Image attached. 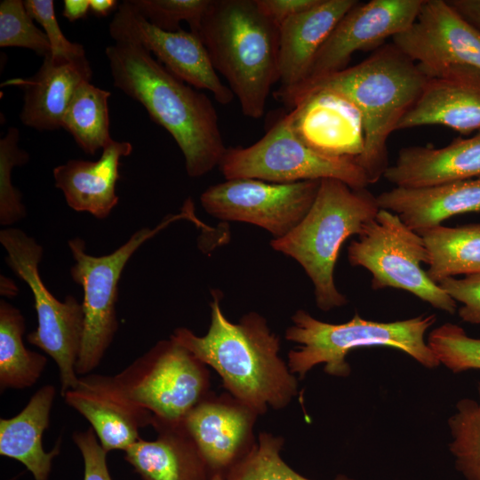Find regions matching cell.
<instances>
[{
    "mask_svg": "<svg viewBox=\"0 0 480 480\" xmlns=\"http://www.w3.org/2000/svg\"><path fill=\"white\" fill-rule=\"evenodd\" d=\"M113 84L140 103L150 118L173 138L188 176L201 177L219 165L227 148L212 100L175 76L143 47L116 42L105 50Z\"/></svg>",
    "mask_w": 480,
    "mask_h": 480,
    "instance_id": "cell-1",
    "label": "cell"
},
{
    "mask_svg": "<svg viewBox=\"0 0 480 480\" xmlns=\"http://www.w3.org/2000/svg\"><path fill=\"white\" fill-rule=\"evenodd\" d=\"M212 293L211 324L206 334L197 336L180 327L170 338L214 369L230 396L257 414L269 406H286L296 396L298 384L278 356V337L254 312L237 324L231 323L222 313L219 292Z\"/></svg>",
    "mask_w": 480,
    "mask_h": 480,
    "instance_id": "cell-2",
    "label": "cell"
},
{
    "mask_svg": "<svg viewBox=\"0 0 480 480\" xmlns=\"http://www.w3.org/2000/svg\"><path fill=\"white\" fill-rule=\"evenodd\" d=\"M428 80L420 66L393 43L383 44L358 64L292 91H276V98L290 108L314 89L336 91L359 109L364 147L356 159L369 185L377 183L389 166L388 140L415 104Z\"/></svg>",
    "mask_w": 480,
    "mask_h": 480,
    "instance_id": "cell-3",
    "label": "cell"
},
{
    "mask_svg": "<svg viewBox=\"0 0 480 480\" xmlns=\"http://www.w3.org/2000/svg\"><path fill=\"white\" fill-rule=\"evenodd\" d=\"M197 34L243 114L260 118L278 81L279 25L255 0H212Z\"/></svg>",
    "mask_w": 480,
    "mask_h": 480,
    "instance_id": "cell-4",
    "label": "cell"
},
{
    "mask_svg": "<svg viewBox=\"0 0 480 480\" xmlns=\"http://www.w3.org/2000/svg\"><path fill=\"white\" fill-rule=\"evenodd\" d=\"M377 197L335 179L321 180L312 206L300 222L270 243L276 252L300 263L314 285L316 306L323 311L344 306L347 297L334 283V268L343 243L359 236L375 218Z\"/></svg>",
    "mask_w": 480,
    "mask_h": 480,
    "instance_id": "cell-5",
    "label": "cell"
},
{
    "mask_svg": "<svg viewBox=\"0 0 480 480\" xmlns=\"http://www.w3.org/2000/svg\"><path fill=\"white\" fill-rule=\"evenodd\" d=\"M292 321L285 338L299 346L289 352L287 365L300 379L320 364H324L325 372L332 376L348 377L350 366L346 356L357 348H392L406 353L427 368L440 364L425 340L427 331L436 321L435 314L388 323L365 320L355 314L348 322L329 324L300 309Z\"/></svg>",
    "mask_w": 480,
    "mask_h": 480,
    "instance_id": "cell-6",
    "label": "cell"
},
{
    "mask_svg": "<svg viewBox=\"0 0 480 480\" xmlns=\"http://www.w3.org/2000/svg\"><path fill=\"white\" fill-rule=\"evenodd\" d=\"M180 219L199 223L194 214L191 198L186 200L180 213L168 215L155 228L139 229L127 242L109 254L90 255L85 252L83 239L75 237L68 240L75 260L70 275L74 282L84 290V332L76 366L77 375L89 374L100 364L118 329L116 308L118 282L129 259L147 240Z\"/></svg>",
    "mask_w": 480,
    "mask_h": 480,
    "instance_id": "cell-7",
    "label": "cell"
},
{
    "mask_svg": "<svg viewBox=\"0 0 480 480\" xmlns=\"http://www.w3.org/2000/svg\"><path fill=\"white\" fill-rule=\"evenodd\" d=\"M219 166L226 180L287 184L335 179L353 188L369 185L364 171L354 159L327 156L307 146L293 129L291 111L252 145L227 148Z\"/></svg>",
    "mask_w": 480,
    "mask_h": 480,
    "instance_id": "cell-8",
    "label": "cell"
},
{
    "mask_svg": "<svg viewBox=\"0 0 480 480\" xmlns=\"http://www.w3.org/2000/svg\"><path fill=\"white\" fill-rule=\"evenodd\" d=\"M353 267H362L372 274V288L407 291L433 308L454 314L456 301L422 269L428 253L420 234L407 227L399 216L380 209L356 240L348 248Z\"/></svg>",
    "mask_w": 480,
    "mask_h": 480,
    "instance_id": "cell-9",
    "label": "cell"
},
{
    "mask_svg": "<svg viewBox=\"0 0 480 480\" xmlns=\"http://www.w3.org/2000/svg\"><path fill=\"white\" fill-rule=\"evenodd\" d=\"M0 243L6 251V262L30 288L37 315V327L27 340L42 349L56 363L60 395L76 387V372L84 332V310L73 295L58 300L41 279L38 264L43 247L25 232L15 228L0 231Z\"/></svg>",
    "mask_w": 480,
    "mask_h": 480,
    "instance_id": "cell-10",
    "label": "cell"
},
{
    "mask_svg": "<svg viewBox=\"0 0 480 480\" xmlns=\"http://www.w3.org/2000/svg\"><path fill=\"white\" fill-rule=\"evenodd\" d=\"M113 377L130 400L169 424L181 423L210 394L206 365L171 338Z\"/></svg>",
    "mask_w": 480,
    "mask_h": 480,
    "instance_id": "cell-11",
    "label": "cell"
},
{
    "mask_svg": "<svg viewBox=\"0 0 480 480\" xmlns=\"http://www.w3.org/2000/svg\"><path fill=\"white\" fill-rule=\"evenodd\" d=\"M320 181L279 184L255 179L227 180L209 187L200 201L212 216L259 226L276 239L287 235L305 217Z\"/></svg>",
    "mask_w": 480,
    "mask_h": 480,
    "instance_id": "cell-12",
    "label": "cell"
},
{
    "mask_svg": "<svg viewBox=\"0 0 480 480\" xmlns=\"http://www.w3.org/2000/svg\"><path fill=\"white\" fill-rule=\"evenodd\" d=\"M109 35L116 42L140 45L156 57L171 73L188 84L212 92L221 105L229 104L235 95L215 70L198 34L166 31L150 23L130 4H119L109 23Z\"/></svg>",
    "mask_w": 480,
    "mask_h": 480,
    "instance_id": "cell-13",
    "label": "cell"
},
{
    "mask_svg": "<svg viewBox=\"0 0 480 480\" xmlns=\"http://www.w3.org/2000/svg\"><path fill=\"white\" fill-rule=\"evenodd\" d=\"M423 0H371L353 6L338 22L317 52L304 87L347 68L358 51H375L406 30L416 20Z\"/></svg>",
    "mask_w": 480,
    "mask_h": 480,
    "instance_id": "cell-14",
    "label": "cell"
},
{
    "mask_svg": "<svg viewBox=\"0 0 480 480\" xmlns=\"http://www.w3.org/2000/svg\"><path fill=\"white\" fill-rule=\"evenodd\" d=\"M392 43L428 76L453 65L480 68V32L446 0H423L415 21Z\"/></svg>",
    "mask_w": 480,
    "mask_h": 480,
    "instance_id": "cell-15",
    "label": "cell"
},
{
    "mask_svg": "<svg viewBox=\"0 0 480 480\" xmlns=\"http://www.w3.org/2000/svg\"><path fill=\"white\" fill-rule=\"evenodd\" d=\"M257 415L232 396L209 394L181 423L211 475L225 476L255 445L252 430Z\"/></svg>",
    "mask_w": 480,
    "mask_h": 480,
    "instance_id": "cell-16",
    "label": "cell"
},
{
    "mask_svg": "<svg viewBox=\"0 0 480 480\" xmlns=\"http://www.w3.org/2000/svg\"><path fill=\"white\" fill-rule=\"evenodd\" d=\"M291 113L296 134L313 150L355 161L363 153L362 115L343 94L329 89L308 91L294 103Z\"/></svg>",
    "mask_w": 480,
    "mask_h": 480,
    "instance_id": "cell-17",
    "label": "cell"
},
{
    "mask_svg": "<svg viewBox=\"0 0 480 480\" xmlns=\"http://www.w3.org/2000/svg\"><path fill=\"white\" fill-rule=\"evenodd\" d=\"M63 397L88 420L107 452H124L140 437V429L152 424V413L130 400L113 376H79L76 387Z\"/></svg>",
    "mask_w": 480,
    "mask_h": 480,
    "instance_id": "cell-18",
    "label": "cell"
},
{
    "mask_svg": "<svg viewBox=\"0 0 480 480\" xmlns=\"http://www.w3.org/2000/svg\"><path fill=\"white\" fill-rule=\"evenodd\" d=\"M423 125H443L461 134L480 131V68L453 65L428 76L396 131Z\"/></svg>",
    "mask_w": 480,
    "mask_h": 480,
    "instance_id": "cell-19",
    "label": "cell"
},
{
    "mask_svg": "<svg viewBox=\"0 0 480 480\" xmlns=\"http://www.w3.org/2000/svg\"><path fill=\"white\" fill-rule=\"evenodd\" d=\"M92 76L86 56L62 60L49 54L34 76L12 78L1 85H15L24 91L20 114L24 125L38 131H53L62 127L63 116L76 89L81 84L91 82Z\"/></svg>",
    "mask_w": 480,
    "mask_h": 480,
    "instance_id": "cell-20",
    "label": "cell"
},
{
    "mask_svg": "<svg viewBox=\"0 0 480 480\" xmlns=\"http://www.w3.org/2000/svg\"><path fill=\"white\" fill-rule=\"evenodd\" d=\"M358 1L319 0L312 8L284 20L279 27V89L300 84L324 42L341 18Z\"/></svg>",
    "mask_w": 480,
    "mask_h": 480,
    "instance_id": "cell-21",
    "label": "cell"
},
{
    "mask_svg": "<svg viewBox=\"0 0 480 480\" xmlns=\"http://www.w3.org/2000/svg\"><path fill=\"white\" fill-rule=\"evenodd\" d=\"M396 187L418 188L480 177V131L442 148L410 146L399 150L384 176Z\"/></svg>",
    "mask_w": 480,
    "mask_h": 480,
    "instance_id": "cell-22",
    "label": "cell"
},
{
    "mask_svg": "<svg viewBox=\"0 0 480 480\" xmlns=\"http://www.w3.org/2000/svg\"><path fill=\"white\" fill-rule=\"evenodd\" d=\"M376 197L380 209L397 214L420 233L454 215L480 212V177L426 187H395Z\"/></svg>",
    "mask_w": 480,
    "mask_h": 480,
    "instance_id": "cell-23",
    "label": "cell"
},
{
    "mask_svg": "<svg viewBox=\"0 0 480 480\" xmlns=\"http://www.w3.org/2000/svg\"><path fill=\"white\" fill-rule=\"evenodd\" d=\"M132 145L113 140L97 161L71 159L53 169L55 187L64 195L68 205L76 212L106 219L118 204L116 193L120 178V159L128 156Z\"/></svg>",
    "mask_w": 480,
    "mask_h": 480,
    "instance_id": "cell-24",
    "label": "cell"
},
{
    "mask_svg": "<svg viewBox=\"0 0 480 480\" xmlns=\"http://www.w3.org/2000/svg\"><path fill=\"white\" fill-rule=\"evenodd\" d=\"M156 439L140 437L124 451V460L141 480H208L210 470L182 423L152 419Z\"/></svg>",
    "mask_w": 480,
    "mask_h": 480,
    "instance_id": "cell-25",
    "label": "cell"
},
{
    "mask_svg": "<svg viewBox=\"0 0 480 480\" xmlns=\"http://www.w3.org/2000/svg\"><path fill=\"white\" fill-rule=\"evenodd\" d=\"M55 396L56 388L44 385L17 415L0 420V455L23 464L34 480H49L52 460L60 452L61 440L50 452L42 444Z\"/></svg>",
    "mask_w": 480,
    "mask_h": 480,
    "instance_id": "cell-26",
    "label": "cell"
},
{
    "mask_svg": "<svg viewBox=\"0 0 480 480\" xmlns=\"http://www.w3.org/2000/svg\"><path fill=\"white\" fill-rule=\"evenodd\" d=\"M428 253V277L436 284L459 275L480 273V223L442 225L418 233Z\"/></svg>",
    "mask_w": 480,
    "mask_h": 480,
    "instance_id": "cell-27",
    "label": "cell"
},
{
    "mask_svg": "<svg viewBox=\"0 0 480 480\" xmlns=\"http://www.w3.org/2000/svg\"><path fill=\"white\" fill-rule=\"evenodd\" d=\"M25 318L4 300L0 301V390L24 389L36 383L47 364L45 356L26 348Z\"/></svg>",
    "mask_w": 480,
    "mask_h": 480,
    "instance_id": "cell-28",
    "label": "cell"
},
{
    "mask_svg": "<svg viewBox=\"0 0 480 480\" xmlns=\"http://www.w3.org/2000/svg\"><path fill=\"white\" fill-rule=\"evenodd\" d=\"M110 96V92L84 82L76 89L65 112L62 128L85 154L93 156L113 140L109 133Z\"/></svg>",
    "mask_w": 480,
    "mask_h": 480,
    "instance_id": "cell-29",
    "label": "cell"
},
{
    "mask_svg": "<svg viewBox=\"0 0 480 480\" xmlns=\"http://www.w3.org/2000/svg\"><path fill=\"white\" fill-rule=\"evenodd\" d=\"M478 400L462 398L448 420L452 437L449 449L455 467L467 480H480V382Z\"/></svg>",
    "mask_w": 480,
    "mask_h": 480,
    "instance_id": "cell-30",
    "label": "cell"
},
{
    "mask_svg": "<svg viewBox=\"0 0 480 480\" xmlns=\"http://www.w3.org/2000/svg\"><path fill=\"white\" fill-rule=\"evenodd\" d=\"M283 439L268 433L259 435L251 452L225 476L226 480H311L290 468L281 458ZM337 480H351L341 477Z\"/></svg>",
    "mask_w": 480,
    "mask_h": 480,
    "instance_id": "cell-31",
    "label": "cell"
},
{
    "mask_svg": "<svg viewBox=\"0 0 480 480\" xmlns=\"http://www.w3.org/2000/svg\"><path fill=\"white\" fill-rule=\"evenodd\" d=\"M427 343L452 372L480 370V339L468 336L462 327L445 323L430 332Z\"/></svg>",
    "mask_w": 480,
    "mask_h": 480,
    "instance_id": "cell-32",
    "label": "cell"
},
{
    "mask_svg": "<svg viewBox=\"0 0 480 480\" xmlns=\"http://www.w3.org/2000/svg\"><path fill=\"white\" fill-rule=\"evenodd\" d=\"M20 132L10 127L0 140V224L12 225L26 217L21 194L12 183L14 166L28 161V154L19 146Z\"/></svg>",
    "mask_w": 480,
    "mask_h": 480,
    "instance_id": "cell-33",
    "label": "cell"
},
{
    "mask_svg": "<svg viewBox=\"0 0 480 480\" xmlns=\"http://www.w3.org/2000/svg\"><path fill=\"white\" fill-rule=\"evenodd\" d=\"M0 46L29 49L43 58L52 52L45 33L35 25L21 0L0 2Z\"/></svg>",
    "mask_w": 480,
    "mask_h": 480,
    "instance_id": "cell-34",
    "label": "cell"
},
{
    "mask_svg": "<svg viewBox=\"0 0 480 480\" xmlns=\"http://www.w3.org/2000/svg\"><path fill=\"white\" fill-rule=\"evenodd\" d=\"M212 0H129L132 6L150 23L166 31L181 29L180 21L197 34L202 18Z\"/></svg>",
    "mask_w": 480,
    "mask_h": 480,
    "instance_id": "cell-35",
    "label": "cell"
},
{
    "mask_svg": "<svg viewBox=\"0 0 480 480\" xmlns=\"http://www.w3.org/2000/svg\"><path fill=\"white\" fill-rule=\"evenodd\" d=\"M24 4L33 20L43 27L53 58L72 60L85 56L84 46L69 41L62 33L55 15L53 1L26 0Z\"/></svg>",
    "mask_w": 480,
    "mask_h": 480,
    "instance_id": "cell-36",
    "label": "cell"
},
{
    "mask_svg": "<svg viewBox=\"0 0 480 480\" xmlns=\"http://www.w3.org/2000/svg\"><path fill=\"white\" fill-rule=\"evenodd\" d=\"M438 285L456 302L462 303L458 313L464 322L480 324V273L462 278L448 277Z\"/></svg>",
    "mask_w": 480,
    "mask_h": 480,
    "instance_id": "cell-37",
    "label": "cell"
},
{
    "mask_svg": "<svg viewBox=\"0 0 480 480\" xmlns=\"http://www.w3.org/2000/svg\"><path fill=\"white\" fill-rule=\"evenodd\" d=\"M73 441L83 458V480H112L107 464L108 452L101 446L92 428L75 431Z\"/></svg>",
    "mask_w": 480,
    "mask_h": 480,
    "instance_id": "cell-38",
    "label": "cell"
},
{
    "mask_svg": "<svg viewBox=\"0 0 480 480\" xmlns=\"http://www.w3.org/2000/svg\"><path fill=\"white\" fill-rule=\"evenodd\" d=\"M319 0H255L260 11L277 25L315 6Z\"/></svg>",
    "mask_w": 480,
    "mask_h": 480,
    "instance_id": "cell-39",
    "label": "cell"
},
{
    "mask_svg": "<svg viewBox=\"0 0 480 480\" xmlns=\"http://www.w3.org/2000/svg\"><path fill=\"white\" fill-rule=\"evenodd\" d=\"M470 25L480 32V0H446Z\"/></svg>",
    "mask_w": 480,
    "mask_h": 480,
    "instance_id": "cell-40",
    "label": "cell"
},
{
    "mask_svg": "<svg viewBox=\"0 0 480 480\" xmlns=\"http://www.w3.org/2000/svg\"><path fill=\"white\" fill-rule=\"evenodd\" d=\"M63 16L70 22L84 19L90 11V0H65Z\"/></svg>",
    "mask_w": 480,
    "mask_h": 480,
    "instance_id": "cell-41",
    "label": "cell"
},
{
    "mask_svg": "<svg viewBox=\"0 0 480 480\" xmlns=\"http://www.w3.org/2000/svg\"><path fill=\"white\" fill-rule=\"evenodd\" d=\"M118 5L116 0H90V11L98 17L108 16Z\"/></svg>",
    "mask_w": 480,
    "mask_h": 480,
    "instance_id": "cell-42",
    "label": "cell"
},
{
    "mask_svg": "<svg viewBox=\"0 0 480 480\" xmlns=\"http://www.w3.org/2000/svg\"><path fill=\"white\" fill-rule=\"evenodd\" d=\"M19 292L15 283L9 277L1 275L0 276V293L2 296L12 298Z\"/></svg>",
    "mask_w": 480,
    "mask_h": 480,
    "instance_id": "cell-43",
    "label": "cell"
},
{
    "mask_svg": "<svg viewBox=\"0 0 480 480\" xmlns=\"http://www.w3.org/2000/svg\"><path fill=\"white\" fill-rule=\"evenodd\" d=\"M208 480H226L221 474H212Z\"/></svg>",
    "mask_w": 480,
    "mask_h": 480,
    "instance_id": "cell-44",
    "label": "cell"
},
{
    "mask_svg": "<svg viewBox=\"0 0 480 480\" xmlns=\"http://www.w3.org/2000/svg\"><path fill=\"white\" fill-rule=\"evenodd\" d=\"M16 478H17V476L13 477V478H12V479H10V480H15Z\"/></svg>",
    "mask_w": 480,
    "mask_h": 480,
    "instance_id": "cell-45",
    "label": "cell"
}]
</instances>
